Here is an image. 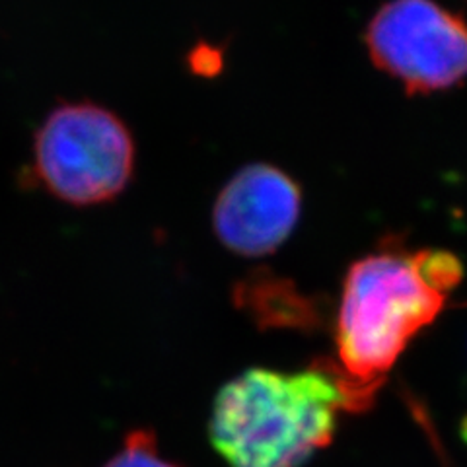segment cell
I'll return each instance as SVG.
<instances>
[{
    "label": "cell",
    "instance_id": "cell-5",
    "mask_svg": "<svg viewBox=\"0 0 467 467\" xmlns=\"http://www.w3.org/2000/svg\"><path fill=\"white\" fill-rule=\"evenodd\" d=\"M302 192L290 175L267 162L240 168L223 185L213 207L218 240L240 255L275 252L295 230Z\"/></svg>",
    "mask_w": 467,
    "mask_h": 467
},
{
    "label": "cell",
    "instance_id": "cell-4",
    "mask_svg": "<svg viewBox=\"0 0 467 467\" xmlns=\"http://www.w3.org/2000/svg\"><path fill=\"white\" fill-rule=\"evenodd\" d=\"M364 39L372 63L409 94L446 90L467 77V22L427 0L382 6Z\"/></svg>",
    "mask_w": 467,
    "mask_h": 467
},
{
    "label": "cell",
    "instance_id": "cell-2",
    "mask_svg": "<svg viewBox=\"0 0 467 467\" xmlns=\"http://www.w3.org/2000/svg\"><path fill=\"white\" fill-rule=\"evenodd\" d=\"M353 401L333 360L300 372L247 368L216 393L209 438L228 467H304Z\"/></svg>",
    "mask_w": 467,
    "mask_h": 467
},
{
    "label": "cell",
    "instance_id": "cell-7",
    "mask_svg": "<svg viewBox=\"0 0 467 467\" xmlns=\"http://www.w3.org/2000/svg\"><path fill=\"white\" fill-rule=\"evenodd\" d=\"M104 467H180L158 454L156 436L150 431L137 429L129 432L123 448Z\"/></svg>",
    "mask_w": 467,
    "mask_h": 467
},
{
    "label": "cell",
    "instance_id": "cell-1",
    "mask_svg": "<svg viewBox=\"0 0 467 467\" xmlns=\"http://www.w3.org/2000/svg\"><path fill=\"white\" fill-rule=\"evenodd\" d=\"M462 276V261L446 250H384L348 267L335 316V367L353 413L374 403L403 350L441 316Z\"/></svg>",
    "mask_w": 467,
    "mask_h": 467
},
{
    "label": "cell",
    "instance_id": "cell-3",
    "mask_svg": "<svg viewBox=\"0 0 467 467\" xmlns=\"http://www.w3.org/2000/svg\"><path fill=\"white\" fill-rule=\"evenodd\" d=\"M135 170V140L111 109L94 101L53 108L34 140V173L57 199L98 204L119 195Z\"/></svg>",
    "mask_w": 467,
    "mask_h": 467
},
{
    "label": "cell",
    "instance_id": "cell-6",
    "mask_svg": "<svg viewBox=\"0 0 467 467\" xmlns=\"http://www.w3.org/2000/svg\"><path fill=\"white\" fill-rule=\"evenodd\" d=\"M238 298L265 326L314 329L321 324V314L312 298L298 292L290 281H283L269 273L240 285Z\"/></svg>",
    "mask_w": 467,
    "mask_h": 467
}]
</instances>
